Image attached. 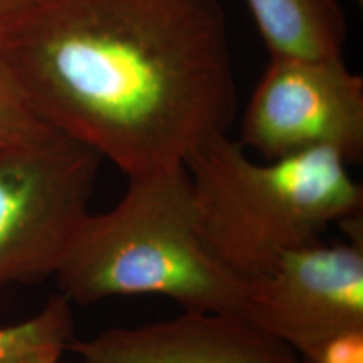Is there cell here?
<instances>
[{
    "label": "cell",
    "mask_w": 363,
    "mask_h": 363,
    "mask_svg": "<svg viewBox=\"0 0 363 363\" xmlns=\"http://www.w3.org/2000/svg\"><path fill=\"white\" fill-rule=\"evenodd\" d=\"M0 59L49 128L128 179L184 167L238 113L219 0H33Z\"/></svg>",
    "instance_id": "6da1fadb"
},
{
    "label": "cell",
    "mask_w": 363,
    "mask_h": 363,
    "mask_svg": "<svg viewBox=\"0 0 363 363\" xmlns=\"http://www.w3.org/2000/svg\"><path fill=\"white\" fill-rule=\"evenodd\" d=\"M54 278L81 306L158 294L184 311L240 313L247 289L208 251L185 165L128 179L111 211L89 212Z\"/></svg>",
    "instance_id": "7a4b0ae2"
},
{
    "label": "cell",
    "mask_w": 363,
    "mask_h": 363,
    "mask_svg": "<svg viewBox=\"0 0 363 363\" xmlns=\"http://www.w3.org/2000/svg\"><path fill=\"white\" fill-rule=\"evenodd\" d=\"M185 169L208 251L244 283L320 240L326 227L362 214V185L330 148L262 163L225 133L195 150Z\"/></svg>",
    "instance_id": "3957f363"
},
{
    "label": "cell",
    "mask_w": 363,
    "mask_h": 363,
    "mask_svg": "<svg viewBox=\"0 0 363 363\" xmlns=\"http://www.w3.org/2000/svg\"><path fill=\"white\" fill-rule=\"evenodd\" d=\"M101 163L57 131L0 152V289L54 278L91 212Z\"/></svg>",
    "instance_id": "277c9868"
},
{
    "label": "cell",
    "mask_w": 363,
    "mask_h": 363,
    "mask_svg": "<svg viewBox=\"0 0 363 363\" xmlns=\"http://www.w3.org/2000/svg\"><path fill=\"white\" fill-rule=\"evenodd\" d=\"M239 143L266 160L330 148L363 158V79L345 57L271 56L242 118Z\"/></svg>",
    "instance_id": "5b68a950"
},
{
    "label": "cell",
    "mask_w": 363,
    "mask_h": 363,
    "mask_svg": "<svg viewBox=\"0 0 363 363\" xmlns=\"http://www.w3.org/2000/svg\"><path fill=\"white\" fill-rule=\"evenodd\" d=\"M340 224L347 240L293 249L266 276L247 283L239 315L299 357L338 331L363 328L362 214Z\"/></svg>",
    "instance_id": "8992f818"
},
{
    "label": "cell",
    "mask_w": 363,
    "mask_h": 363,
    "mask_svg": "<svg viewBox=\"0 0 363 363\" xmlns=\"http://www.w3.org/2000/svg\"><path fill=\"white\" fill-rule=\"evenodd\" d=\"M83 363H303L289 345L233 311H184L170 320L113 326L72 338Z\"/></svg>",
    "instance_id": "52a82bcc"
},
{
    "label": "cell",
    "mask_w": 363,
    "mask_h": 363,
    "mask_svg": "<svg viewBox=\"0 0 363 363\" xmlns=\"http://www.w3.org/2000/svg\"><path fill=\"white\" fill-rule=\"evenodd\" d=\"M271 56L343 57L347 19L338 0H246Z\"/></svg>",
    "instance_id": "ba28073f"
},
{
    "label": "cell",
    "mask_w": 363,
    "mask_h": 363,
    "mask_svg": "<svg viewBox=\"0 0 363 363\" xmlns=\"http://www.w3.org/2000/svg\"><path fill=\"white\" fill-rule=\"evenodd\" d=\"M72 338V305L56 294L34 316L0 326V363H61Z\"/></svg>",
    "instance_id": "9c48e42d"
},
{
    "label": "cell",
    "mask_w": 363,
    "mask_h": 363,
    "mask_svg": "<svg viewBox=\"0 0 363 363\" xmlns=\"http://www.w3.org/2000/svg\"><path fill=\"white\" fill-rule=\"evenodd\" d=\"M52 131L35 115L0 59V152L34 143Z\"/></svg>",
    "instance_id": "30bf717a"
},
{
    "label": "cell",
    "mask_w": 363,
    "mask_h": 363,
    "mask_svg": "<svg viewBox=\"0 0 363 363\" xmlns=\"http://www.w3.org/2000/svg\"><path fill=\"white\" fill-rule=\"evenodd\" d=\"M305 363H363V328H348L325 338L305 355Z\"/></svg>",
    "instance_id": "8fae6325"
},
{
    "label": "cell",
    "mask_w": 363,
    "mask_h": 363,
    "mask_svg": "<svg viewBox=\"0 0 363 363\" xmlns=\"http://www.w3.org/2000/svg\"><path fill=\"white\" fill-rule=\"evenodd\" d=\"M33 0H0V30Z\"/></svg>",
    "instance_id": "7c38bea8"
},
{
    "label": "cell",
    "mask_w": 363,
    "mask_h": 363,
    "mask_svg": "<svg viewBox=\"0 0 363 363\" xmlns=\"http://www.w3.org/2000/svg\"><path fill=\"white\" fill-rule=\"evenodd\" d=\"M303 363H305V362H303Z\"/></svg>",
    "instance_id": "4fadbf2b"
}]
</instances>
